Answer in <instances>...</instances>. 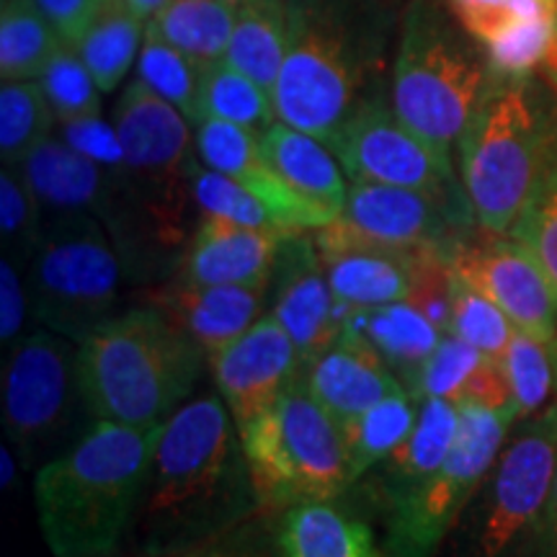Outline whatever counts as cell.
<instances>
[{
  "mask_svg": "<svg viewBox=\"0 0 557 557\" xmlns=\"http://www.w3.org/2000/svg\"><path fill=\"white\" fill-rule=\"evenodd\" d=\"M513 323L493 299L480 295L465 278L455 274L451 284V320L449 333L462 338L465 344L478 348L491 359H504L508 344L513 336Z\"/></svg>",
  "mask_w": 557,
  "mask_h": 557,
  "instance_id": "obj_37",
  "label": "cell"
},
{
  "mask_svg": "<svg viewBox=\"0 0 557 557\" xmlns=\"http://www.w3.org/2000/svg\"><path fill=\"white\" fill-rule=\"evenodd\" d=\"M67 41L34 0L0 5V75L3 81H39Z\"/></svg>",
  "mask_w": 557,
  "mask_h": 557,
  "instance_id": "obj_29",
  "label": "cell"
},
{
  "mask_svg": "<svg viewBox=\"0 0 557 557\" xmlns=\"http://www.w3.org/2000/svg\"><path fill=\"white\" fill-rule=\"evenodd\" d=\"M173 557H287L278 537V517L259 513V517L243 521L240 527L230 529L220 537L205 545Z\"/></svg>",
  "mask_w": 557,
  "mask_h": 557,
  "instance_id": "obj_45",
  "label": "cell"
},
{
  "mask_svg": "<svg viewBox=\"0 0 557 557\" xmlns=\"http://www.w3.org/2000/svg\"><path fill=\"white\" fill-rule=\"evenodd\" d=\"M201 116L240 124V127L259 132V135L276 122L274 101H271L269 90L261 88L253 78H248L246 73H240L238 67L227 65L225 60L201 65L199 120Z\"/></svg>",
  "mask_w": 557,
  "mask_h": 557,
  "instance_id": "obj_32",
  "label": "cell"
},
{
  "mask_svg": "<svg viewBox=\"0 0 557 557\" xmlns=\"http://www.w3.org/2000/svg\"><path fill=\"white\" fill-rule=\"evenodd\" d=\"M287 54V0H235V26L225 54L269 94Z\"/></svg>",
  "mask_w": 557,
  "mask_h": 557,
  "instance_id": "obj_27",
  "label": "cell"
},
{
  "mask_svg": "<svg viewBox=\"0 0 557 557\" xmlns=\"http://www.w3.org/2000/svg\"><path fill=\"white\" fill-rule=\"evenodd\" d=\"M557 475V403L513 423L436 557H532Z\"/></svg>",
  "mask_w": 557,
  "mask_h": 557,
  "instance_id": "obj_8",
  "label": "cell"
},
{
  "mask_svg": "<svg viewBox=\"0 0 557 557\" xmlns=\"http://www.w3.org/2000/svg\"><path fill=\"white\" fill-rule=\"evenodd\" d=\"M351 181L403 186L436 199L462 227H478L455 163L408 129L385 94L372 96L329 145Z\"/></svg>",
  "mask_w": 557,
  "mask_h": 557,
  "instance_id": "obj_12",
  "label": "cell"
},
{
  "mask_svg": "<svg viewBox=\"0 0 557 557\" xmlns=\"http://www.w3.org/2000/svg\"><path fill=\"white\" fill-rule=\"evenodd\" d=\"M67 45H78L109 0H34Z\"/></svg>",
  "mask_w": 557,
  "mask_h": 557,
  "instance_id": "obj_48",
  "label": "cell"
},
{
  "mask_svg": "<svg viewBox=\"0 0 557 557\" xmlns=\"http://www.w3.org/2000/svg\"><path fill=\"white\" fill-rule=\"evenodd\" d=\"M278 537L287 557H385L372 521L341 500L289 508Z\"/></svg>",
  "mask_w": 557,
  "mask_h": 557,
  "instance_id": "obj_25",
  "label": "cell"
},
{
  "mask_svg": "<svg viewBox=\"0 0 557 557\" xmlns=\"http://www.w3.org/2000/svg\"><path fill=\"white\" fill-rule=\"evenodd\" d=\"M194 127L197 156L207 169L225 173L267 201L284 230H318L331 225L333 218L310 201H305L271 169L259 132L240 124L201 116Z\"/></svg>",
  "mask_w": 557,
  "mask_h": 557,
  "instance_id": "obj_18",
  "label": "cell"
},
{
  "mask_svg": "<svg viewBox=\"0 0 557 557\" xmlns=\"http://www.w3.org/2000/svg\"><path fill=\"white\" fill-rule=\"evenodd\" d=\"M540 67H542V73H545V78L557 88V26H555L553 39H549V47H547V52H545V60H542Z\"/></svg>",
  "mask_w": 557,
  "mask_h": 557,
  "instance_id": "obj_51",
  "label": "cell"
},
{
  "mask_svg": "<svg viewBox=\"0 0 557 557\" xmlns=\"http://www.w3.org/2000/svg\"><path fill=\"white\" fill-rule=\"evenodd\" d=\"M3 354L5 442L21 468L37 472L96 423L81 385L78 344L37 325Z\"/></svg>",
  "mask_w": 557,
  "mask_h": 557,
  "instance_id": "obj_9",
  "label": "cell"
},
{
  "mask_svg": "<svg viewBox=\"0 0 557 557\" xmlns=\"http://www.w3.org/2000/svg\"><path fill=\"white\" fill-rule=\"evenodd\" d=\"M444 3L480 47L491 45L519 21L557 13V0H444Z\"/></svg>",
  "mask_w": 557,
  "mask_h": 557,
  "instance_id": "obj_44",
  "label": "cell"
},
{
  "mask_svg": "<svg viewBox=\"0 0 557 557\" xmlns=\"http://www.w3.org/2000/svg\"><path fill=\"white\" fill-rule=\"evenodd\" d=\"M78 367L96 421L152 429L194 398L207 351L143 302L111 315L78 344Z\"/></svg>",
  "mask_w": 557,
  "mask_h": 557,
  "instance_id": "obj_4",
  "label": "cell"
},
{
  "mask_svg": "<svg viewBox=\"0 0 557 557\" xmlns=\"http://www.w3.org/2000/svg\"><path fill=\"white\" fill-rule=\"evenodd\" d=\"M261 513L344 500L351 491L341 423L312 398L302 377L256 421L240 426Z\"/></svg>",
  "mask_w": 557,
  "mask_h": 557,
  "instance_id": "obj_7",
  "label": "cell"
},
{
  "mask_svg": "<svg viewBox=\"0 0 557 557\" xmlns=\"http://www.w3.org/2000/svg\"><path fill=\"white\" fill-rule=\"evenodd\" d=\"M29 323L37 325L29 287H26V271L3 256L0 259V344H3V351L32 333Z\"/></svg>",
  "mask_w": 557,
  "mask_h": 557,
  "instance_id": "obj_47",
  "label": "cell"
},
{
  "mask_svg": "<svg viewBox=\"0 0 557 557\" xmlns=\"http://www.w3.org/2000/svg\"><path fill=\"white\" fill-rule=\"evenodd\" d=\"M305 387L338 423L351 421L403 387L387 361L364 336L344 329L336 344L302 372Z\"/></svg>",
  "mask_w": 557,
  "mask_h": 557,
  "instance_id": "obj_23",
  "label": "cell"
},
{
  "mask_svg": "<svg viewBox=\"0 0 557 557\" xmlns=\"http://www.w3.org/2000/svg\"><path fill=\"white\" fill-rule=\"evenodd\" d=\"M451 284H455V271H451L447 248H413V263H410V295L406 302L413 305L416 310H421L442 333H449Z\"/></svg>",
  "mask_w": 557,
  "mask_h": 557,
  "instance_id": "obj_42",
  "label": "cell"
},
{
  "mask_svg": "<svg viewBox=\"0 0 557 557\" xmlns=\"http://www.w3.org/2000/svg\"><path fill=\"white\" fill-rule=\"evenodd\" d=\"M39 83L52 103L58 122L101 114V88L96 86L94 75L73 45H65L54 54Z\"/></svg>",
  "mask_w": 557,
  "mask_h": 557,
  "instance_id": "obj_40",
  "label": "cell"
},
{
  "mask_svg": "<svg viewBox=\"0 0 557 557\" xmlns=\"http://www.w3.org/2000/svg\"><path fill=\"white\" fill-rule=\"evenodd\" d=\"M124 3H127V9L135 13L137 18L150 21L165 3H169V0H124Z\"/></svg>",
  "mask_w": 557,
  "mask_h": 557,
  "instance_id": "obj_50",
  "label": "cell"
},
{
  "mask_svg": "<svg viewBox=\"0 0 557 557\" xmlns=\"http://www.w3.org/2000/svg\"><path fill=\"white\" fill-rule=\"evenodd\" d=\"M549 359H553V377H555V393H557V338L549 341Z\"/></svg>",
  "mask_w": 557,
  "mask_h": 557,
  "instance_id": "obj_52",
  "label": "cell"
},
{
  "mask_svg": "<svg viewBox=\"0 0 557 557\" xmlns=\"http://www.w3.org/2000/svg\"><path fill=\"white\" fill-rule=\"evenodd\" d=\"M45 209L21 176L18 165L0 171V238L3 256L26 271L45 230Z\"/></svg>",
  "mask_w": 557,
  "mask_h": 557,
  "instance_id": "obj_36",
  "label": "cell"
},
{
  "mask_svg": "<svg viewBox=\"0 0 557 557\" xmlns=\"http://www.w3.org/2000/svg\"><path fill=\"white\" fill-rule=\"evenodd\" d=\"M508 235L517 238L540 261L557 289V127L549 129L537 184Z\"/></svg>",
  "mask_w": 557,
  "mask_h": 557,
  "instance_id": "obj_34",
  "label": "cell"
},
{
  "mask_svg": "<svg viewBox=\"0 0 557 557\" xmlns=\"http://www.w3.org/2000/svg\"><path fill=\"white\" fill-rule=\"evenodd\" d=\"M344 329L359 333L377 348L380 357L387 361V367L393 369L395 377L406 389L444 336L421 310H416L406 299L380 305V308L346 310Z\"/></svg>",
  "mask_w": 557,
  "mask_h": 557,
  "instance_id": "obj_26",
  "label": "cell"
},
{
  "mask_svg": "<svg viewBox=\"0 0 557 557\" xmlns=\"http://www.w3.org/2000/svg\"><path fill=\"white\" fill-rule=\"evenodd\" d=\"M137 78H143L156 94L171 101L191 124L199 120L201 65L160 39L148 26H145V41L137 58Z\"/></svg>",
  "mask_w": 557,
  "mask_h": 557,
  "instance_id": "obj_35",
  "label": "cell"
},
{
  "mask_svg": "<svg viewBox=\"0 0 557 557\" xmlns=\"http://www.w3.org/2000/svg\"><path fill=\"white\" fill-rule=\"evenodd\" d=\"M457 408V436L442 468L413 498L374 524L385 557H436L459 513L493 470L517 423V416L470 403Z\"/></svg>",
  "mask_w": 557,
  "mask_h": 557,
  "instance_id": "obj_11",
  "label": "cell"
},
{
  "mask_svg": "<svg viewBox=\"0 0 557 557\" xmlns=\"http://www.w3.org/2000/svg\"><path fill=\"white\" fill-rule=\"evenodd\" d=\"M491 78L483 47L459 26L444 0H410L389 101L403 124L447 163H455L459 137Z\"/></svg>",
  "mask_w": 557,
  "mask_h": 557,
  "instance_id": "obj_5",
  "label": "cell"
},
{
  "mask_svg": "<svg viewBox=\"0 0 557 557\" xmlns=\"http://www.w3.org/2000/svg\"><path fill=\"white\" fill-rule=\"evenodd\" d=\"M259 513L238 423L220 393H201L160 426L122 549L173 557Z\"/></svg>",
  "mask_w": 557,
  "mask_h": 557,
  "instance_id": "obj_1",
  "label": "cell"
},
{
  "mask_svg": "<svg viewBox=\"0 0 557 557\" xmlns=\"http://www.w3.org/2000/svg\"><path fill=\"white\" fill-rule=\"evenodd\" d=\"M500 364H504L508 385H511L519 421L547 408L549 389H555L553 359H549L547 344L521 331H513L511 344H508Z\"/></svg>",
  "mask_w": 557,
  "mask_h": 557,
  "instance_id": "obj_39",
  "label": "cell"
},
{
  "mask_svg": "<svg viewBox=\"0 0 557 557\" xmlns=\"http://www.w3.org/2000/svg\"><path fill=\"white\" fill-rule=\"evenodd\" d=\"M261 145L269 165L292 191L329 212L333 220L341 218L348 186L329 145L278 120L263 132Z\"/></svg>",
  "mask_w": 557,
  "mask_h": 557,
  "instance_id": "obj_24",
  "label": "cell"
},
{
  "mask_svg": "<svg viewBox=\"0 0 557 557\" xmlns=\"http://www.w3.org/2000/svg\"><path fill=\"white\" fill-rule=\"evenodd\" d=\"M483 357L485 354H480L478 348L465 344L462 338L444 333L438 346L434 348V354H431V357L423 361V367L418 369L408 393L413 395L418 403L431 398L457 403L465 385H468L470 374L475 372Z\"/></svg>",
  "mask_w": 557,
  "mask_h": 557,
  "instance_id": "obj_41",
  "label": "cell"
},
{
  "mask_svg": "<svg viewBox=\"0 0 557 557\" xmlns=\"http://www.w3.org/2000/svg\"><path fill=\"white\" fill-rule=\"evenodd\" d=\"M555 26L557 13L519 21L517 26L483 47L487 65L496 75H529L545 60Z\"/></svg>",
  "mask_w": 557,
  "mask_h": 557,
  "instance_id": "obj_43",
  "label": "cell"
},
{
  "mask_svg": "<svg viewBox=\"0 0 557 557\" xmlns=\"http://www.w3.org/2000/svg\"><path fill=\"white\" fill-rule=\"evenodd\" d=\"M269 315L295 341L302 367L329 351L344 333L346 310L333 295L318 243L308 230H295L282 243L271 274Z\"/></svg>",
  "mask_w": 557,
  "mask_h": 557,
  "instance_id": "obj_15",
  "label": "cell"
},
{
  "mask_svg": "<svg viewBox=\"0 0 557 557\" xmlns=\"http://www.w3.org/2000/svg\"><path fill=\"white\" fill-rule=\"evenodd\" d=\"M532 557H557V475H555L553 491H549L545 517H542V527H540L537 542H534Z\"/></svg>",
  "mask_w": 557,
  "mask_h": 557,
  "instance_id": "obj_49",
  "label": "cell"
},
{
  "mask_svg": "<svg viewBox=\"0 0 557 557\" xmlns=\"http://www.w3.org/2000/svg\"><path fill=\"white\" fill-rule=\"evenodd\" d=\"M387 0H287V54L271 90L276 120L331 145L380 90Z\"/></svg>",
  "mask_w": 557,
  "mask_h": 557,
  "instance_id": "obj_2",
  "label": "cell"
},
{
  "mask_svg": "<svg viewBox=\"0 0 557 557\" xmlns=\"http://www.w3.org/2000/svg\"><path fill=\"white\" fill-rule=\"evenodd\" d=\"M124 276L107 225L94 214L47 218L26 267L34 320L75 344L116 315Z\"/></svg>",
  "mask_w": 557,
  "mask_h": 557,
  "instance_id": "obj_10",
  "label": "cell"
},
{
  "mask_svg": "<svg viewBox=\"0 0 557 557\" xmlns=\"http://www.w3.org/2000/svg\"><path fill=\"white\" fill-rule=\"evenodd\" d=\"M235 26V0H169L148 29L199 65L225 60Z\"/></svg>",
  "mask_w": 557,
  "mask_h": 557,
  "instance_id": "obj_28",
  "label": "cell"
},
{
  "mask_svg": "<svg viewBox=\"0 0 557 557\" xmlns=\"http://www.w3.org/2000/svg\"><path fill=\"white\" fill-rule=\"evenodd\" d=\"M107 557H132V555H127V553H124V549H122V553H114V555H107Z\"/></svg>",
  "mask_w": 557,
  "mask_h": 557,
  "instance_id": "obj_53",
  "label": "cell"
},
{
  "mask_svg": "<svg viewBox=\"0 0 557 557\" xmlns=\"http://www.w3.org/2000/svg\"><path fill=\"white\" fill-rule=\"evenodd\" d=\"M480 230V227H478ZM451 271L498 305L513 329L549 344L557 338V289L511 235L468 233L447 248Z\"/></svg>",
  "mask_w": 557,
  "mask_h": 557,
  "instance_id": "obj_13",
  "label": "cell"
},
{
  "mask_svg": "<svg viewBox=\"0 0 557 557\" xmlns=\"http://www.w3.org/2000/svg\"><path fill=\"white\" fill-rule=\"evenodd\" d=\"M459 426L457 403L431 398L418 403L416 426L406 442L395 447L385 459H380L367 475H361L351 491L359 504H346L361 517L377 524L389 511L406 504L421 491L423 483L442 468L451 444H455ZM344 504V500H341Z\"/></svg>",
  "mask_w": 557,
  "mask_h": 557,
  "instance_id": "obj_16",
  "label": "cell"
},
{
  "mask_svg": "<svg viewBox=\"0 0 557 557\" xmlns=\"http://www.w3.org/2000/svg\"><path fill=\"white\" fill-rule=\"evenodd\" d=\"M54 109L39 81H3L0 86V158L18 165L52 137Z\"/></svg>",
  "mask_w": 557,
  "mask_h": 557,
  "instance_id": "obj_33",
  "label": "cell"
},
{
  "mask_svg": "<svg viewBox=\"0 0 557 557\" xmlns=\"http://www.w3.org/2000/svg\"><path fill=\"white\" fill-rule=\"evenodd\" d=\"M542 94L529 75H496L457 143L459 181L480 230L508 235L524 212L549 139Z\"/></svg>",
  "mask_w": 557,
  "mask_h": 557,
  "instance_id": "obj_6",
  "label": "cell"
},
{
  "mask_svg": "<svg viewBox=\"0 0 557 557\" xmlns=\"http://www.w3.org/2000/svg\"><path fill=\"white\" fill-rule=\"evenodd\" d=\"M269 289L271 278L259 284H191L171 276L145 289L143 302L163 312L209 354L267 315Z\"/></svg>",
  "mask_w": 557,
  "mask_h": 557,
  "instance_id": "obj_19",
  "label": "cell"
},
{
  "mask_svg": "<svg viewBox=\"0 0 557 557\" xmlns=\"http://www.w3.org/2000/svg\"><path fill=\"white\" fill-rule=\"evenodd\" d=\"M160 426L96 421L34 472V506L52 557L122 553Z\"/></svg>",
  "mask_w": 557,
  "mask_h": 557,
  "instance_id": "obj_3",
  "label": "cell"
},
{
  "mask_svg": "<svg viewBox=\"0 0 557 557\" xmlns=\"http://www.w3.org/2000/svg\"><path fill=\"white\" fill-rule=\"evenodd\" d=\"M143 18H137L124 0H109L75 50L86 62L101 94H111L127 78L135 54L143 50Z\"/></svg>",
  "mask_w": 557,
  "mask_h": 557,
  "instance_id": "obj_31",
  "label": "cell"
},
{
  "mask_svg": "<svg viewBox=\"0 0 557 557\" xmlns=\"http://www.w3.org/2000/svg\"><path fill=\"white\" fill-rule=\"evenodd\" d=\"M207 367L238 429L267 413L305 369L295 341L269 312L238 338L209 351Z\"/></svg>",
  "mask_w": 557,
  "mask_h": 557,
  "instance_id": "obj_14",
  "label": "cell"
},
{
  "mask_svg": "<svg viewBox=\"0 0 557 557\" xmlns=\"http://www.w3.org/2000/svg\"><path fill=\"white\" fill-rule=\"evenodd\" d=\"M341 308H380L410 295L413 248H389L348 238L331 225L312 235Z\"/></svg>",
  "mask_w": 557,
  "mask_h": 557,
  "instance_id": "obj_22",
  "label": "cell"
},
{
  "mask_svg": "<svg viewBox=\"0 0 557 557\" xmlns=\"http://www.w3.org/2000/svg\"><path fill=\"white\" fill-rule=\"evenodd\" d=\"M333 227L348 238L389 248H449L457 238L472 233L426 194L374 181L348 184L346 207L341 218L333 220Z\"/></svg>",
  "mask_w": 557,
  "mask_h": 557,
  "instance_id": "obj_17",
  "label": "cell"
},
{
  "mask_svg": "<svg viewBox=\"0 0 557 557\" xmlns=\"http://www.w3.org/2000/svg\"><path fill=\"white\" fill-rule=\"evenodd\" d=\"M416 418L418 400L406 387H400L389 393L387 398L374 403L372 408H367L364 413L341 423L354 483L361 475H367L380 459H385L389 451L406 442L416 426Z\"/></svg>",
  "mask_w": 557,
  "mask_h": 557,
  "instance_id": "obj_30",
  "label": "cell"
},
{
  "mask_svg": "<svg viewBox=\"0 0 557 557\" xmlns=\"http://www.w3.org/2000/svg\"><path fill=\"white\" fill-rule=\"evenodd\" d=\"M60 137L65 139L70 148L96 160L111 176L127 181V160H124L120 135H116L114 124L101 120V114L60 122Z\"/></svg>",
  "mask_w": 557,
  "mask_h": 557,
  "instance_id": "obj_46",
  "label": "cell"
},
{
  "mask_svg": "<svg viewBox=\"0 0 557 557\" xmlns=\"http://www.w3.org/2000/svg\"><path fill=\"white\" fill-rule=\"evenodd\" d=\"M295 230L250 227L218 214H201L176 276L191 284H259L274 274L278 250Z\"/></svg>",
  "mask_w": 557,
  "mask_h": 557,
  "instance_id": "obj_21",
  "label": "cell"
},
{
  "mask_svg": "<svg viewBox=\"0 0 557 557\" xmlns=\"http://www.w3.org/2000/svg\"><path fill=\"white\" fill-rule=\"evenodd\" d=\"M34 197L45 209V218L60 214H94L109 225L120 214L124 178L111 176L96 160L70 148L62 137H50L18 163Z\"/></svg>",
  "mask_w": 557,
  "mask_h": 557,
  "instance_id": "obj_20",
  "label": "cell"
},
{
  "mask_svg": "<svg viewBox=\"0 0 557 557\" xmlns=\"http://www.w3.org/2000/svg\"><path fill=\"white\" fill-rule=\"evenodd\" d=\"M191 201L199 207L201 214H218V218H227L250 227L284 230L267 201L256 197L235 178L199 163L191 171Z\"/></svg>",
  "mask_w": 557,
  "mask_h": 557,
  "instance_id": "obj_38",
  "label": "cell"
}]
</instances>
